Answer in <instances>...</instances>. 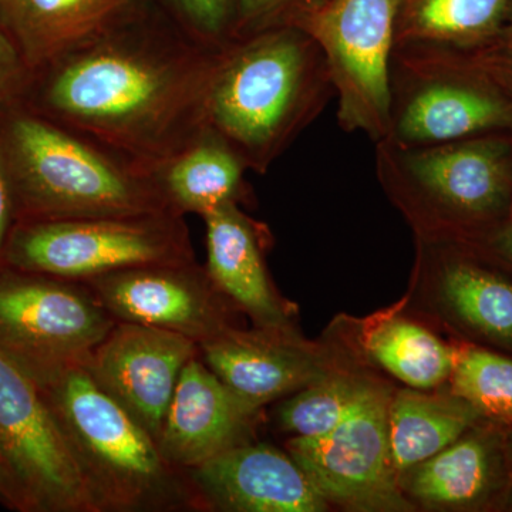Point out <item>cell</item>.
<instances>
[{"mask_svg":"<svg viewBox=\"0 0 512 512\" xmlns=\"http://www.w3.org/2000/svg\"><path fill=\"white\" fill-rule=\"evenodd\" d=\"M259 410L232 392L200 355L192 357L165 412L158 448L171 466L190 470L247 443Z\"/></svg>","mask_w":512,"mask_h":512,"instance_id":"cell-15","label":"cell"},{"mask_svg":"<svg viewBox=\"0 0 512 512\" xmlns=\"http://www.w3.org/2000/svg\"><path fill=\"white\" fill-rule=\"evenodd\" d=\"M487 47L488 49H494L497 50V52L505 53V55H512V0L500 37L495 40L493 45Z\"/></svg>","mask_w":512,"mask_h":512,"instance_id":"cell-33","label":"cell"},{"mask_svg":"<svg viewBox=\"0 0 512 512\" xmlns=\"http://www.w3.org/2000/svg\"><path fill=\"white\" fill-rule=\"evenodd\" d=\"M286 332L229 329L202 343L200 356L232 392L261 409L326 377L318 360L289 342Z\"/></svg>","mask_w":512,"mask_h":512,"instance_id":"cell-17","label":"cell"},{"mask_svg":"<svg viewBox=\"0 0 512 512\" xmlns=\"http://www.w3.org/2000/svg\"><path fill=\"white\" fill-rule=\"evenodd\" d=\"M0 2H2V0H0Z\"/></svg>","mask_w":512,"mask_h":512,"instance_id":"cell-36","label":"cell"},{"mask_svg":"<svg viewBox=\"0 0 512 512\" xmlns=\"http://www.w3.org/2000/svg\"><path fill=\"white\" fill-rule=\"evenodd\" d=\"M495 248L505 256V258L512 261V220L500 232L494 239Z\"/></svg>","mask_w":512,"mask_h":512,"instance_id":"cell-34","label":"cell"},{"mask_svg":"<svg viewBox=\"0 0 512 512\" xmlns=\"http://www.w3.org/2000/svg\"><path fill=\"white\" fill-rule=\"evenodd\" d=\"M384 184L440 214L480 218L507 204L512 191V141L503 134L426 147L376 143Z\"/></svg>","mask_w":512,"mask_h":512,"instance_id":"cell-9","label":"cell"},{"mask_svg":"<svg viewBox=\"0 0 512 512\" xmlns=\"http://www.w3.org/2000/svg\"><path fill=\"white\" fill-rule=\"evenodd\" d=\"M30 70L8 30L0 23V109L15 103L25 92Z\"/></svg>","mask_w":512,"mask_h":512,"instance_id":"cell-29","label":"cell"},{"mask_svg":"<svg viewBox=\"0 0 512 512\" xmlns=\"http://www.w3.org/2000/svg\"><path fill=\"white\" fill-rule=\"evenodd\" d=\"M319 2H323V0H319ZM319 2H318V3H319ZM313 5H315V3H313Z\"/></svg>","mask_w":512,"mask_h":512,"instance_id":"cell-35","label":"cell"},{"mask_svg":"<svg viewBox=\"0 0 512 512\" xmlns=\"http://www.w3.org/2000/svg\"><path fill=\"white\" fill-rule=\"evenodd\" d=\"M511 0H397L394 49L477 50L501 35Z\"/></svg>","mask_w":512,"mask_h":512,"instance_id":"cell-20","label":"cell"},{"mask_svg":"<svg viewBox=\"0 0 512 512\" xmlns=\"http://www.w3.org/2000/svg\"><path fill=\"white\" fill-rule=\"evenodd\" d=\"M198 355V343L178 333L117 322L83 367L157 440L178 379Z\"/></svg>","mask_w":512,"mask_h":512,"instance_id":"cell-13","label":"cell"},{"mask_svg":"<svg viewBox=\"0 0 512 512\" xmlns=\"http://www.w3.org/2000/svg\"><path fill=\"white\" fill-rule=\"evenodd\" d=\"M392 94L383 140L396 146H436L512 131V94L466 50L394 49Z\"/></svg>","mask_w":512,"mask_h":512,"instance_id":"cell-5","label":"cell"},{"mask_svg":"<svg viewBox=\"0 0 512 512\" xmlns=\"http://www.w3.org/2000/svg\"><path fill=\"white\" fill-rule=\"evenodd\" d=\"M0 504L18 512H30L28 500L0 454Z\"/></svg>","mask_w":512,"mask_h":512,"instance_id":"cell-32","label":"cell"},{"mask_svg":"<svg viewBox=\"0 0 512 512\" xmlns=\"http://www.w3.org/2000/svg\"><path fill=\"white\" fill-rule=\"evenodd\" d=\"M0 454L30 512H96L42 390L2 352Z\"/></svg>","mask_w":512,"mask_h":512,"instance_id":"cell-11","label":"cell"},{"mask_svg":"<svg viewBox=\"0 0 512 512\" xmlns=\"http://www.w3.org/2000/svg\"><path fill=\"white\" fill-rule=\"evenodd\" d=\"M404 474L414 497L431 504L464 505L477 500L488 487L490 454L483 441L466 437Z\"/></svg>","mask_w":512,"mask_h":512,"instance_id":"cell-23","label":"cell"},{"mask_svg":"<svg viewBox=\"0 0 512 512\" xmlns=\"http://www.w3.org/2000/svg\"><path fill=\"white\" fill-rule=\"evenodd\" d=\"M46 397L96 512H194L183 470L84 367L37 384Z\"/></svg>","mask_w":512,"mask_h":512,"instance_id":"cell-4","label":"cell"},{"mask_svg":"<svg viewBox=\"0 0 512 512\" xmlns=\"http://www.w3.org/2000/svg\"><path fill=\"white\" fill-rule=\"evenodd\" d=\"M441 288L461 319L490 338L512 343V285L477 266L453 262Z\"/></svg>","mask_w":512,"mask_h":512,"instance_id":"cell-24","label":"cell"},{"mask_svg":"<svg viewBox=\"0 0 512 512\" xmlns=\"http://www.w3.org/2000/svg\"><path fill=\"white\" fill-rule=\"evenodd\" d=\"M370 383L353 377H328L299 390L278 409L282 430L295 437L328 433L345 419L362 399Z\"/></svg>","mask_w":512,"mask_h":512,"instance_id":"cell-25","label":"cell"},{"mask_svg":"<svg viewBox=\"0 0 512 512\" xmlns=\"http://www.w3.org/2000/svg\"><path fill=\"white\" fill-rule=\"evenodd\" d=\"M116 323L84 282L0 265V352L36 384L86 365Z\"/></svg>","mask_w":512,"mask_h":512,"instance_id":"cell-8","label":"cell"},{"mask_svg":"<svg viewBox=\"0 0 512 512\" xmlns=\"http://www.w3.org/2000/svg\"><path fill=\"white\" fill-rule=\"evenodd\" d=\"M397 0H323L282 25L315 40L338 99L339 126L379 143L392 119V59Z\"/></svg>","mask_w":512,"mask_h":512,"instance_id":"cell-7","label":"cell"},{"mask_svg":"<svg viewBox=\"0 0 512 512\" xmlns=\"http://www.w3.org/2000/svg\"><path fill=\"white\" fill-rule=\"evenodd\" d=\"M373 359L414 389H433L451 377L457 352L429 330L404 319H390L367 340Z\"/></svg>","mask_w":512,"mask_h":512,"instance_id":"cell-22","label":"cell"},{"mask_svg":"<svg viewBox=\"0 0 512 512\" xmlns=\"http://www.w3.org/2000/svg\"><path fill=\"white\" fill-rule=\"evenodd\" d=\"M202 220L207 237L205 269L215 286L259 328L288 330V312L266 271L258 225L235 202Z\"/></svg>","mask_w":512,"mask_h":512,"instance_id":"cell-18","label":"cell"},{"mask_svg":"<svg viewBox=\"0 0 512 512\" xmlns=\"http://www.w3.org/2000/svg\"><path fill=\"white\" fill-rule=\"evenodd\" d=\"M84 284L117 322L168 330L198 346L234 329L231 302L197 259L136 266Z\"/></svg>","mask_w":512,"mask_h":512,"instance_id":"cell-12","label":"cell"},{"mask_svg":"<svg viewBox=\"0 0 512 512\" xmlns=\"http://www.w3.org/2000/svg\"><path fill=\"white\" fill-rule=\"evenodd\" d=\"M389 402V392L370 384L335 429L288 441V453L326 500L360 511L409 510L390 457Z\"/></svg>","mask_w":512,"mask_h":512,"instance_id":"cell-10","label":"cell"},{"mask_svg":"<svg viewBox=\"0 0 512 512\" xmlns=\"http://www.w3.org/2000/svg\"><path fill=\"white\" fill-rule=\"evenodd\" d=\"M171 211L18 222L3 264L86 282L136 266L195 261L190 229Z\"/></svg>","mask_w":512,"mask_h":512,"instance_id":"cell-6","label":"cell"},{"mask_svg":"<svg viewBox=\"0 0 512 512\" xmlns=\"http://www.w3.org/2000/svg\"><path fill=\"white\" fill-rule=\"evenodd\" d=\"M477 416V410L457 396L404 390L390 397L387 430L396 473H406L461 439Z\"/></svg>","mask_w":512,"mask_h":512,"instance_id":"cell-21","label":"cell"},{"mask_svg":"<svg viewBox=\"0 0 512 512\" xmlns=\"http://www.w3.org/2000/svg\"><path fill=\"white\" fill-rule=\"evenodd\" d=\"M156 5V0H2L0 23L32 72Z\"/></svg>","mask_w":512,"mask_h":512,"instance_id":"cell-16","label":"cell"},{"mask_svg":"<svg viewBox=\"0 0 512 512\" xmlns=\"http://www.w3.org/2000/svg\"><path fill=\"white\" fill-rule=\"evenodd\" d=\"M319 0H234L235 18L232 37L282 25L299 9Z\"/></svg>","mask_w":512,"mask_h":512,"instance_id":"cell-28","label":"cell"},{"mask_svg":"<svg viewBox=\"0 0 512 512\" xmlns=\"http://www.w3.org/2000/svg\"><path fill=\"white\" fill-rule=\"evenodd\" d=\"M0 153L15 194L18 222L170 211L146 164L20 101L0 109Z\"/></svg>","mask_w":512,"mask_h":512,"instance_id":"cell-3","label":"cell"},{"mask_svg":"<svg viewBox=\"0 0 512 512\" xmlns=\"http://www.w3.org/2000/svg\"><path fill=\"white\" fill-rule=\"evenodd\" d=\"M158 6L188 35L208 46L232 37L234 0H156Z\"/></svg>","mask_w":512,"mask_h":512,"instance_id":"cell-27","label":"cell"},{"mask_svg":"<svg viewBox=\"0 0 512 512\" xmlns=\"http://www.w3.org/2000/svg\"><path fill=\"white\" fill-rule=\"evenodd\" d=\"M148 170L168 210L202 218L222 205L239 204L248 168L220 134L201 126Z\"/></svg>","mask_w":512,"mask_h":512,"instance_id":"cell-19","label":"cell"},{"mask_svg":"<svg viewBox=\"0 0 512 512\" xmlns=\"http://www.w3.org/2000/svg\"><path fill=\"white\" fill-rule=\"evenodd\" d=\"M470 55L491 77L512 94V55L494 49L470 50Z\"/></svg>","mask_w":512,"mask_h":512,"instance_id":"cell-31","label":"cell"},{"mask_svg":"<svg viewBox=\"0 0 512 512\" xmlns=\"http://www.w3.org/2000/svg\"><path fill=\"white\" fill-rule=\"evenodd\" d=\"M335 96L322 50L293 25L231 37L218 50L201 124L220 134L248 170L265 174Z\"/></svg>","mask_w":512,"mask_h":512,"instance_id":"cell-2","label":"cell"},{"mask_svg":"<svg viewBox=\"0 0 512 512\" xmlns=\"http://www.w3.org/2000/svg\"><path fill=\"white\" fill-rule=\"evenodd\" d=\"M16 224H18V212H16L15 194H13L5 161L0 153V265L3 264L6 245Z\"/></svg>","mask_w":512,"mask_h":512,"instance_id":"cell-30","label":"cell"},{"mask_svg":"<svg viewBox=\"0 0 512 512\" xmlns=\"http://www.w3.org/2000/svg\"><path fill=\"white\" fill-rule=\"evenodd\" d=\"M200 511L320 512L328 500L288 451L239 444L184 471Z\"/></svg>","mask_w":512,"mask_h":512,"instance_id":"cell-14","label":"cell"},{"mask_svg":"<svg viewBox=\"0 0 512 512\" xmlns=\"http://www.w3.org/2000/svg\"><path fill=\"white\" fill-rule=\"evenodd\" d=\"M451 382L454 394L478 413L512 420V360L468 350L458 355Z\"/></svg>","mask_w":512,"mask_h":512,"instance_id":"cell-26","label":"cell"},{"mask_svg":"<svg viewBox=\"0 0 512 512\" xmlns=\"http://www.w3.org/2000/svg\"><path fill=\"white\" fill-rule=\"evenodd\" d=\"M221 46L198 42L156 5L32 70L23 94L35 100L22 104L148 167L202 126Z\"/></svg>","mask_w":512,"mask_h":512,"instance_id":"cell-1","label":"cell"}]
</instances>
